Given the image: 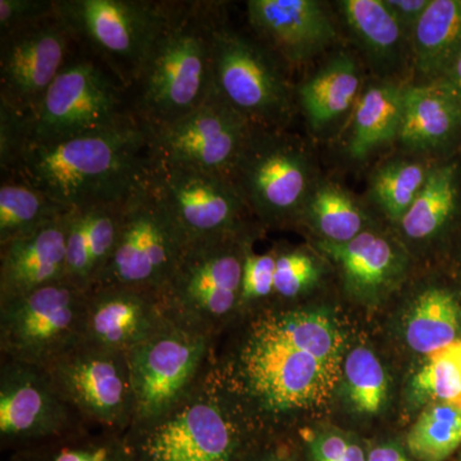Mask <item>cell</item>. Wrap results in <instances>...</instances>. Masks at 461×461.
<instances>
[{"label":"cell","mask_w":461,"mask_h":461,"mask_svg":"<svg viewBox=\"0 0 461 461\" xmlns=\"http://www.w3.org/2000/svg\"><path fill=\"white\" fill-rule=\"evenodd\" d=\"M56 12V0H0L2 36Z\"/></svg>","instance_id":"obj_40"},{"label":"cell","mask_w":461,"mask_h":461,"mask_svg":"<svg viewBox=\"0 0 461 461\" xmlns=\"http://www.w3.org/2000/svg\"><path fill=\"white\" fill-rule=\"evenodd\" d=\"M460 135L461 104L444 85L438 81L406 85L397 139L402 153L430 159Z\"/></svg>","instance_id":"obj_23"},{"label":"cell","mask_w":461,"mask_h":461,"mask_svg":"<svg viewBox=\"0 0 461 461\" xmlns=\"http://www.w3.org/2000/svg\"><path fill=\"white\" fill-rule=\"evenodd\" d=\"M214 93L259 129L285 130L296 107L287 67L263 42L227 25L218 12L212 36Z\"/></svg>","instance_id":"obj_5"},{"label":"cell","mask_w":461,"mask_h":461,"mask_svg":"<svg viewBox=\"0 0 461 461\" xmlns=\"http://www.w3.org/2000/svg\"><path fill=\"white\" fill-rule=\"evenodd\" d=\"M172 320L163 293L100 285L89 291L83 341L129 354Z\"/></svg>","instance_id":"obj_19"},{"label":"cell","mask_w":461,"mask_h":461,"mask_svg":"<svg viewBox=\"0 0 461 461\" xmlns=\"http://www.w3.org/2000/svg\"><path fill=\"white\" fill-rule=\"evenodd\" d=\"M123 205L84 206L67 213V281L86 291L98 286L113 257Z\"/></svg>","instance_id":"obj_24"},{"label":"cell","mask_w":461,"mask_h":461,"mask_svg":"<svg viewBox=\"0 0 461 461\" xmlns=\"http://www.w3.org/2000/svg\"><path fill=\"white\" fill-rule=\"evenodd\" d=\"M406 85L375 77L364 84L350 117L345 144L351 160L364 162L397 142Z\"/></svg>","instance_id":"obj_25"},{"label":"cell","mask_w":461,"mask_h":461,"mask_svg":"<svg viewBox=\"0 0 461 461\" xmlns=\"http://www.w3.org/2000/svg\"><path fill=\"white\" fill-rule=\"evenodd\" d=\"M245 461H305L290 446L256 444Z\"/></svg>","instance_id":"obj_43"},{"label":"cell","mask_w":461,"mask_h":461,"mask_svg":"<svg viewBox=\"0 0 461 461\" xmlns=\"http://www.w3.org/2000/svg\"><path fill=\"white\" fill-rule=\"evenodd\" d=\"M348 397L355 409L375 414L387 400V378L378 357L369 348H357L345 360Z\"/></svg>","instance_id":"obj_36"},{"label":"cell","mask_w":461,"mask_h":461,"mask_svg":"<svg viewBox=\"0 0 461 461\" xmlns=\"http://www.w3.org/2000/svg\"><path fill=\"white\" fill-rule=\"evenodd\" d=\"M276 253L256 254L247 249L242 268L240 311L275 295Z\"/></svg>","instance_id":"obj_39"},{"label":"cell","mask_w":461,"mask_h":461,"mask_svg":"<svg viewBox=\"0 0 461 461\" xmlns=\"http://www.w3.org/2000/svg\"><path fill=\"white\" fill-rule=\"evenodd\" d=\"M461 446V409L438 402L421 412L406 436V448L417 461H445Z\"/></svg>","instance_id":"obj_35"},{"label":"cell","mask_w":461,"mask_h":461,"mask_svg":"<svg viewBox=\"0 0 461 461\" xmlns=\"http://www.w3.org/2000/svg\"><path fill=\"white\" fill-rule=\"evenodd\" d=\"M409 455L400 446L384 444L373 447L366 454V461H414L412 457H409Z\"/></svg>","instance_id":"obj_44"},{"label":"cell","mask_w":461,"mask_h":461,"mask_svg":"<svg viewBox=\"0 0 461 461\" xmlns=\"http://www.w3.org/2000/svg\"><path fill=\"white\" fill-rule=\"evenodd\" d=\"M339 362H326L299 350L248 321L236 350L214 362L218 377L249 411L280 418L323 405L338 386Z\"/></svg>","instance_id":"obj_3"},{"label":"cell","mask_w":461,"mask_h":461,"mask_svg":"<svg viewBox=\"0 0 461 461\" xmlns=\"http://www.w3.org/2000/svg\"><path fill=\"white\" fill-rule=\"evenodd\" d=\"M254 126L212 94L181 120L149 131L150 162L230 178Z\"/></svg>","instance_id":"obj_14"},{"label":"cell","mask_w":461,"mask_h":461,"mask_svg":"<svg viewBox=\"0 0 461 461\" xmlns=\"http://www.w3.org/2000/svg\"><path fill=\"white\" fill-rule=\"evenodd\" d=\"M435 163L427 158L400 153L379 163L368 185V202L390 222L399 224L429 181Z\"/></svg>","instance_id":"obj_29"},{"label":"cell","mask_w":461,"mask_h":461,"mask_svg":"<svg viewBox=\"0 0 461 461\" xmlns=\"http://www.w3.org/2000/svg\"><path fill=\"white\" fill-rule=\"evenodd\" d=\"M149 175V131L133 115L104 131L26 145L3 178L25 182L72 211L123 204Z\"/></svg>","instance_id":"obj_1"},{"label":"cell","mask_w":461,"mask_h":461,"mask_svg":"<svg viewBox=\"0 0 461 461\" xmlns=\"http://www.w3.org/2000/svg\"><path fill=\"white\" fill-rule=\"evenodd\" d=\"M386 3L391 12L395 14L400 25L411 38L412 32L426 9L429 8L430 0H386Z\"/></svg>","instance_id":"obj_42"},{"label":"cell","mask_w":461,"mask_h":461,"mask_svg":"<svg viewBox=\"0 0 461 461\" xmlns=\"http://www.w3.org/2000/svg\"><path fill=\"white\" fill-rule=\"evenodd\" d=\"M235 400L212 360L175 408L127 430L135 461H245L257 442Z\"/></svg>","instance_id":"obj_4"},{"label":"cell","mask_w":461,"mask_h":461,"mask_svg":"<svg viewBox=\"0 0 461 461\" xmlns=\"http://www.w3.org/2000/svg\"><path fill=\"white\" fill-rule=\"evenodd\" d=\"M230 181L263 224L299 220L320 177L313 153L285 130L254 127Z\"/></svg>","instance_id":"obj_7"},{"label":"cell","mask_w":461,"mask_h":461,"mask_svg":"<svg viewBox=\"0 0 461 461\" xmlns=\"http://www.w3.org/2000/svg\"><path fill=\"white\" fill-rule=\"evenodd\" d=\"M124 87L98 60H72L26 121V145L104 131L132 118Z\"/></svg>","instance_id":"obj_9"},{"label":"cell","mask_w":461,"mask_h":461,"mask_svg":"<svg viewBox=\"0 0 461 461\" xmlns=\"http://www.w3.org/2000/svg\"><path fill=\"white\" fill-rule=\"evenodd\" d=\"M68 212L25 182L3 178L0 186V247Z\"/></svg>","instance_id":"obj_34"},{"label":"cell","mask_w":461,"mask_h":461,"mask_svg":"<svg viewBox=\"0 0 461 461\" xmlns=\"http://www.w3.org/2000/svg\"><path fill=\"white\" fill-rule=\"evenodd\" d=\"M66 215L0 247V303L67 280Z\"/></svg>","instance_id":"obj_21"},{"label":"cell","mask_w":461,"mask_h":461,"mask_svg":"<svg viewBox=\"0 0 461 461\" xmlns=\"http://www.w3.org/2000/svg\"><path fill=\"white\" fill-rule=\"evenodd\" d=\"M173 3L57 0L56 12L75 42L84 44L124 89L135 86Z\"/></svg>","instance_id":"obj_6"},{"label":"cell","mask_w":461,"mask_h":461,"mask_svg":"<svg viewBox=\"0 0 461 461\" xmlns=\"http://www.w3.org/2000/svg\"><path fill=\"white\" fill-rule=\"evenodd\" d=\"M437 81L444 85L446 89H448L455 98L459 100L461 104V51L456 59L454 60L453 65L448 67L445 75Z\"/></svg>","instance_id":"obj_45"},{"label":"cell","mask_w":461,"mask_h":461,"mask_svg":"<svg viewBox=\"0 0 461 461\" xmlns=\"http://www.w3.org/2000/svg\"><path fill=\"white\" fill-rule=\"evenodd\" d=\"M412 386L421 395L461 409V371L451 346L429 355V363L415 375Z\"/></svg>","instance_id":"obj_37"},{"label":"cell","mask_w":461,"mask_h":461,"mask_svg":"<svg viewBox=\"0 0 461 461\" xmlns=\"http://www.w3.org/2000/svg\"><path fill=\"white\" fill-rule=\"evenodd\" d=\"M187 242L149 175L124 203L113 257L100 285L165 293Z\"/></svg>","instance_id":"obj_10"},{"label":"cell","mask_w":461,"mask_h":461,"mask_svg":"<svg viewBox=\"0 0 461 461\" xmlns=\"http://www.w3.org/2000/svg\"><path fill=\"white\" fill-rule=\"evenodd\" d=\"M213 339L175 318L127 354L135 397L131 429L158 420L189 395L213 360Z\"/></svg>","instance_id":"obj_8"},{"label":"cell","mask_w":461,"mask_h":461,"mask_svg":"<svg viewBox=\"0 0 461 461\" xmlns=\"http://www.w3.org/2000/svg\"><path fill=\"white\" fill-rule=\"evenodd\" d=\"M248 236L189 245L165 290L173 317L215 336L240 312Z\"/></svg>","instance_id":"obj_12"},{"label":"cell","mask_w":461,"mask_h":461,"mask_svg":"<svg viewBox=\"0 0 461 461\" xmlns=\"http://www.w3.org/2000/svg\"><path fill=\"white\" fill-rule=\"evenodd\" d=\"M72 42L57 12L2 36L0 104L29 120L68 63Z\"/></svg>","instance_id":"obj_17"},{"label":"cell","mask_w":461,"mask_h":461,"mask_svg":"<svg viewBox=\"0 0 461 461\" xmlns=\"http://www.w3.org/2000/svg\"><path fill=\"white\" fill-rule=\"evenodd\" d=\"M461 202V173L456 162L436 165L414 204L397 226L412 242L437 238L453 221Z\"/></svg>","instance_id":"obj_28"},{"label":"cell","mask_w":461,"mask_h":461,"mask_svg":"<svg viewBox=\"0 0 461 461\" xmlns=\"http://www.w3.org/2000/svg\"><path fill=\"white\" fill-rule=\"evenodd\" d=\"M308 448L312 461H366L362 446L338 433L312 437Z\"/></svg>","instance_id":"obj_41"},{"label":"cell","mask_w":461,"mask_h":461,"mask_svg":"<svg viewBox=\"0 0 461 461\" xmlns=\"http://www.w3.org/2000/svg\"><path fill=\"white\" fill-rule=\"evenodd\" d=\"M220 9L215 3H173L133 86V114L149 131L193 113L213 94L212 36Z\"/></svg>","instance_id":"obj_2"},{"label":"cell","mask_w":461,"mask_h":461,"mask_svg":"<svg viewBox=\"0 0 461 461\" xmlns=\"http://www.w3.org/2000/svg\"><path fill=\"white\" fill-rule=\"evenodd\" d=\"M333 8L375 77L403 83V72L412 68L411 38L386 0H339Z\"/></svg>","instance_id":"obj_20"},{"label":"cell","mask_w":461,"mask_h":461,"mask_svg":"<svg viewBox=\"0 0 461 461\" xmlns=\"http://www.w3.org/2000/svg\"><path fill=\"white\" fill-rule=\"evenodd\" d=\"M14 461H135L126 433L85 426L14 451Z\"/></svg>","instance_id":"obj_33"},{"label":"cell","mask_w":461,"mask_h":461,"mask_svg":"<svg viewBox=\"0 0 461 461\" xmlns=\"http://www.w3.org/2000/svg\"><path fill=\"white\" fill-rule=\"evenodd\" d=\"M461 51V0H430L411 35L417 81L439 80Z\"/></svg>","instance_id":"obj_26"},{"label":"cell","mask_w":461,"mask_h":461,"mask_svg":"<svg viewBox=\"0 0 461 461\" xmlns=\"http://www.w3.org/2000/svg\"><path fill=\"white\" fill-rule=\"evenodd\" d=\"M45 369L87 426L122 433L131 429L135 397L127 354L81 341Z\"/></svg>","instance_id":"obj_13"},{"label":"cell","mask_w":461,"mask_h":461,"mask_svg":"<svg viewBox=\"0 0 461 461\" xmlns=\"http://www.w3.org/2000/svg\"><path fill=\"white\" fill-rule=\"evenodd\" d=\"M359 58L350 50L327 54L320 66L295 87L296 104L315 135H324L350 120L364 87Z\"/></svg>","instance_id":"obj_22"},{"label":"cell","mask_w":461,"mask_h":461,"mask_svg":"<svg viewBox=\"0 0 461 461\" xmlns=\"http://www.w3.org/2000/svg\"><path fill=\"white\" fill-rule=\"evenodd\" d=\"M318 248L338 264L350 287L362 293L387 286L402 266V254L393 241L373 230L345 244L320 241Z\"/></svg>","instance_id":"obj_27"},{"label":"cell","mask_w":461,"mask_h":461,"mask_svg":"<svg viewBox=\"0 0 461 461\" xmlns=\"http://www.w3.org/2000/svg\"><path fill=\"white\" fill-rule=\"evenodd\" d=\"M249 25L287 68L330 54L339 41L338 16L318 0H250Z\"/></svg>","instance_id":"obj_18"},{"label":"cell","mask_w":461,"mask_h":461,"mask_svg":"<svg viewBox=\"0 0 461 461\" xmlns=\"http://www.w3.org/2000/svg\"><path fill=\"white\" fill-rule=\"evenodd\" d=\"M451 348H453L455 357H456L457 362H459L460 371H461V339H457L455 341L453 345H450Z\"/></svg>","instance_id":"obj_46"},{"label":"cell","mask_w":461,"mask_h":461,"mask_svg":"<svg viewBox=\"0 0 461 461\" xmlns=\"http://www.w3.org/2000/svg\"><path fill=\"white\" fill-rule=\"evenodd\" d=\"M87 426L54 386L47 369L2 359L0 441L23 450Z\"/></svg>","instance_id":"obj_16"},{"label":"cell","mask_w":461,"mask_h":461,"mask_svg":"<svg viewBox=\"0 0 461 461\" xmlns=\"http://www.w3.org/2000/svg\"><path fill=\"white\" fill-rule=\"evenodd\" d=\"M87 299L65 280L0 303L2 359L50 366L83 341Z\"/></svg>","instance_id":"obj_11"},{"label":"cell","mask_w":461,"mask_h":461,"mask_svg":"<svg viewBox=\"0 0 461 461\" xmlns=\"http://www.w3.org/2000/svg\"><path fill=\"white\" fill-rule=\"evenodd\" d=\"M251 318L286 344L326 362L341 363L344 338L327 315L305 309H263Z\"/></svg>","instance_id":"obj_30"},{"label":"cell","mask_w":461,"mask_h":461,"mask_svg":"<svg viewBox=\"0 0 461 461\" xmlns=\"http://www.w3.org/2000/svg\"><path fill=\"white\" fill-rule=\"evenodd\" d=\"M461 330V306L450 291L429 288L415 299L405 339L415 353L432 355L457 341Z\"/></svg>","instance_id":"obj_32"},{"label":"cell","mask_w":461,"mask_h":461,"mask_svg":"<svg viewBox=\"0 0 461 461\" xmlns=\"http://www.w3.org/2000/svg\"><path fill=\"white\" fill-rule=\"evenodd\" d=\"M150 175L187 247L247 236L251 213L230 178L151 162Z\"/></svg>","instance_id":"obj_15"},{"label":"cell","mask_w":461,"mask_h":461,"mask_svg":"<svg viewBox=\"0 0 461 461\" xmlns=\"http://www.w3.org/2000/svg\"><path fill=\"white\" fill-rule=\"evenodd\" d=\"M320 267L304 250L276 253L275 295L294 299L313 286L320 278Z\"/></svg>","instance_id":"obj_38"},{"label":"cell","mask_w":461,"mask_h":461,"mask_svg":"<svg viewBox=\"0 0 461 461\" xmlns=\"http://www.w3.org/2000/svg\"><path fill=\"white\" fill-rule=\"evenodd\" d=\"M321 241L345 244L369 230L368 214L350 191L338 182L321 180L315 184L299 215Z\"/></svg>","instance_id":"obj_31"}]
</instances>
